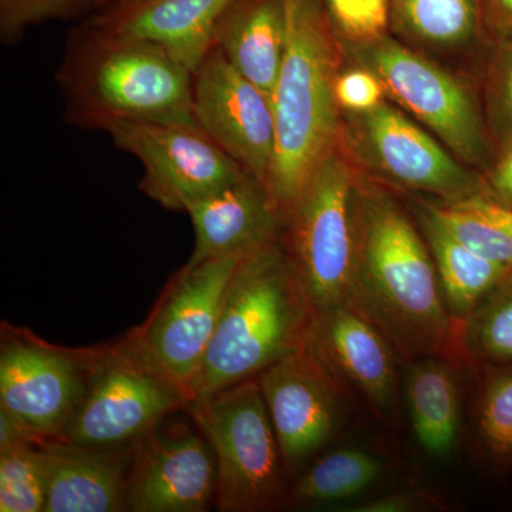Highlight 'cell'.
<instances>
[{
    "mask_svg": "<svg viewBox=\"0 0 512 512\" xmlns=\"http://www.w3.org/2000/svg\"><path fill=\"white\" fill-rule=\"evenodd\" d=\"M286 33L284 0H235L218 25L214 46L271 94L284 62Z\"/></svg>",
    "mask_w": 512,
    "mask_h": 512,
    "instance_id": "ffe728a7",
    "label": "cell"
},
{
    "mask_svg": "<svg viewBox=\"0 0 512 512\" xmlns=\"http://www.w3.org/2000/svg\"><path fill=\"white\" fill-rule=\"evenodd\" d=\"M333 26L352 42L367 43L383 37L389 22L390 0H323Z\"/></svg>",
    "mask_w": 512,
    "mask_h": 512,
    "instance_id": "f546056e",
    "label": "cell"
},
{
    "mask_svg": "<svg viewBox=\"0 0 512 512\" xmlns=\"http://www.w3.org/2000/svg\"><path fill=\"white\" fill-rule=\"evenodd\" d=\"M349 306L410 363L429 356L458 359L457 325L429 245L397 202L379 191L357 190Z\"/></svg>",
    "mask_w": 512,
    "mask_h": 512,
    "instance_id": "6da1fadb",
    "label": "cell"
},
{
    "mask_svg": "<svg viewBox=\"0 0 512 512\" xmlns=\"http://www.w3.org/2000/svg\"><path fill=\"white\" fill-rule=\"evenodd\" d=\"M256 380L291 476L308 466L342 427L348 414L349 384L309 342L269 366Z\"/></svg>",
    "mask_w": 512,
    "mask_h": 512,
    "instance_id": "30bf717a",
    "label": "cell"
},
{
    "mask_svg": "<svg viewBox=\"0 0 512 512\" xmlns=\"http://www.w3.org/2000/svg\"><path fill=\"white\" fill-rule=\"evenodd\" d=\"M192 107L201 130L268 190L276 147L271 94L214 46L195 70Z\"/></svg>",
    "mask_w": 512,
    "mask_h": 512,
    "instance_id": "4fadbf2b",
    "label": "cell"
},
{
    "mask_svg": "<svg viewBox=\"0 0 512 512\" xmlns=\"http://www.w3.org/2000/svg\"><path fill=\"white\" fill-rule=\"evenodd\" d=\"M47 473L43 512L127 510L133 446L94 448L60 439L40 441Z\"/></svg>",
    "mask_w": 512,
    "mask_h": 512,
    "instance_id": "d6986e66",
    "label": "cell"
},
{
    "mask_svg": "<svg viewBox=\"0 0 512 512\" xmlns=\"http://www.w3.org/2000/svg\"><path fill=\"white\" fill-rule=\"evenodd\" d=\"M107 133L119 150L140 161L138 188L165 210L185 212L247 174L200 126L124 121Z\"/></svg>",
    "mask_w": 512,
    "mask_h": 512,
    "instance_id": "9c48e42d",
    "label": "cell"
},
{
    "mask_svg": "<svg viewBox=\"0 0 512 512\" xmlns=\"http://www.w3.org/2000/svg\"><path fill=\"white\" fill-rule=\"evenodd\" d=\"M217 494V458L201 431L164 420L134 444L128 511L204 512Z\"/></svg>",
    "mask_w": 512,
    "mask_h": 512,
    "instance_id": "5bb4252c",
    "label": "cell"
},
{
    "mask_svg": "<svg viewBox=\"0 0 512 512\" xmlns=\"http://www.w3.org/2000/svg\"><path fill=\"white\" fill-rule=\"evenodd\" d=\"M490 367L478 412V430L488 456L501 470L512 467V363Z\"/></svg>",
    "mask_w": 512,
    "mask_h": 512,
    "instance_id": "83f0119b",
    "label": "cell"
},
{
    "mask_svg": "<svg viewBox=\"0 0 512 512\" xmlns=\"http://www.w3.org/2000/svg\"><path fill=\"white\" fill-rule=\"evenodd\" d=\"M46 497L47 473L40 441L0 450V511L43 512Z\"/></svg>",
    "mask_w": 512,
    "mask_h": 512,
    "instance_id": "4316f807",
    "label": "cell"
},
{
    "mask_svg": "<svg viewBox=\"0 0 512 512\" xmlns=\"http://www.w3.org/2000/svg\"><path fill=\"white\" fill-rule=\"evenodd\" d=\"M440 503L434 495L426 491L404 490L373 498L365 503L357 504L349 511L355 512H412L427 511L439 507Z\"/></svg>",
    "mask_w": 512,
    "mask_h": 512,
    "instance_id": "1f68e13d",
    "label": "cell"
},
{
    "mask_svg": "<svg viewBox=\"0 0 512 512\" xmlns=\"http://www.w3.org/2000/svg\"><path fill=\"white\" fill-rule=\"evenodd\" d=\"M365 62L387 93L443 141L448 150L470 164L487 156L483 121L467 87L426 57L380 39L365 45Z\"/></svg>",
    "mask_w": 512,
    "mask_h": 512,
    "instance_id": "7c38bea8",
    "label": "cell"
},
{
    "mask_svg": "<svg viewBox=\"0 0 512 512\" xmlns=\"http://www.w3.org/2000/svg\"><path fill=\"white\" fill-rule=\"evenodd\" d=\"M185 407L183 393L121 339L89 349L82 396L57 439L94 448L131 447Z\"/></svg>",
    "mask_w": 512,
    "mask_h": 512,
    "instance_id": "52a82bcc",
    "label": "cell"
},
{
    "mask_svg": "<svg viewBox=\"0 0 512 512\" xmlns=\"http://www.w3.org/2000/svg\"><path fill=\"white\" fill-rule=\"evenodd\" d=\"M392 5L402 28L429 45H463L476 35L477 0H392Z\"/></svg>",
    "mask_w": 512,
    "mask_h": 512,
    "instance_id": "484cf974",
    "label": "cell"
},
{
    "mask_svg": "<svg viewBox=\"0 0 512 512\" xmlns=\"http://www.w3.org/2000/svg\"><path fill=\"white\" fill-rule=\"evenodd\" d=\"M244 255L185 264L146 323L123 338L143 362L183 393L187 403L188 387L210 345L229 282Z\"/></svg>",
    "mask_w": 512,
    "mask_h": 512,
    "instance_id": "ba28073f",
    "label": "cell"
},
{
    "mask_svg": "<svg viewBox=\"0 0 512 512\" xmlns=\"http://www.w3.org/2000/svg\"><path fill=\"white\" fill-rule=\"evenodd\" d=\"M383 464L362 448L323 454L291 487V503L330 504L366 493L380 480Z\"/></svg>",
    "mask_w": 512,
    "mask_h": 512,
    "instance_id": "cb8c5ba5",
    "label": "cell"
},
{
    "mask_svg": "<svg viewBox=\"0 0 512 512\" xmlns=\"http://www.w3.org/2000/svg\"><path fill=\"white\" fill-rule=\"evenodd\" d=\"M316 316L284 235L251 249L229 282L214 335L188 387V402L256 379L308 345Z\"/></svg>",
    "mask_w": 512,
    "mask_h": 512,
    "instance_id": "7a4b0ae2",
    "label": "cell"
},
{
    "mask_svg": "<svg viewBox=\"0 0 512 512\" xmlns=\"http://www.w3.org/2000/svg\"><path fill=\"white\" fill-rule=\"evenodd\" d=\"M352 116L357 117L367 157L393 183L439 197L440 202L488 194L485 184L458 163L446 146L390 104L383 101Z\"/></svg>",
    "mask_w": 512,
    "mask_h": 512,
    "instance_id": "9a60e30c",
    "label": "cell"
},
{
    "mask_svg": "<svg viewBox=\"0 0 512 512\" xmlns=\"http://www.w3.org/2000/svg\"><path fill=\"white\" fill-rule=\"evenodd\" d=\"M423 205L468 247L512 268V208L488 194Z\"/></svg>",
    "mask_w": 512,
    "mask_h": 512,
    "instance_id": "603a6c76",
    "label": "cell"
},
{
    "mask_svg": "<svg viewBox=\"0 0 512 512\" xmlns=\"http://www.w3.org/2000/svg\"><path fill=\"white\" fill-rule=\"evenodd\" d=\"M384 84L369 67L339 73L335 83L336 100L340 110L362 114L383 103Z\"/></svg>",
    "mask_w": 512,
    "mask_h": 512,
    "instance_id": "4dcf8cb0",
    "label": "cell"
},
{
    "mask_svg": "<svg viewBox=\"0 0 512 512\" xmlns=\"http://www.w3.org/2000/svg\"><path fill=\"white\" fill-rule=\"evenodd\" d=\"M101 9L103 0H0V37L3 43L15 45L30 26L94 15Z\"/></svg>",
    "mask_w": 512,
    "mask_h": 512,
    "instance_id": "f1b7e54d",
    "label": "cell"
},
{
    "mask_svg": "<svg viewBox=\"0 0 512 512\" xmlns=\"http://www.w3.org/2000/svg\"><path fill=\"white\" fill-rule=\"evenodd\" d=\"M309 343L362 394L377 416H393L397 406V353L369 319L349 305L319 312Z\"/></svg>",
    "mask_w": 512,
    "mask_h": 512,
    "instance_id": "2e32d148",
    "label": "cell"
},
{
    "mask_svg": "<svg viewBox=\"0 0 512 512\" xmlns=\"http://www.w3.org/2000/svg\"><path fill=\"white\" fill-rule=\"evenodd\" d=\"M133 2H137V0H103V9L101 10L113 8V6L127 5V3Z\"/></svg>",
    "mask_w": 512,
    "mask_h": 512,
    "instance_id": "d590c367",
    "label": "cell"
},
{
    "mask_svg": "<svg viewBox=\"0 0 512 512\" xmlns=\"http://www.w3.org/2000/svg\"><path fill=\"white\" fill-rule=\"evenodd\" d=\"M485 187L490 197L512 208V143L508 144L503 157L494 165Z\"/></svg>",
    "mask_w": 512,
    "mask_h": 512,
    "instance_id": "836d02e7",
    "label": "cell"
},
{
    "mask_svg": "<svg viewBox=\"0 0 512 512\" xmlns=\"http://www.w3.org/2000/svg\"><path fill=\"white\" fill-rule=\"evenodd\" d=\"M419 215L421 234L433 256L448 312L458 328L512 268L468 247L441 225L423 204Z\"/></svg>",
    "mask_w": 512,
    "mask_h": 512,
    "instance_id": "44dd1931",
    "label": "cell"
},
{
    "mask_svg": "<svg viewBox=\"0 0 512 512\" xmlns=\"http://www.w3.org/2000/svg\"><path fill=\"white\" fill-rule=\"evenodd\" d=\"M185 212L195 232L188 265L218 256L247 254L284 235V217L274 198L249 174L192 202Z\"/></svg>",
    "mask_w": 512,
    "mask_h": 512,
    "instance_id": "ac0fdd59",
    "label": "cell"
},
{
    "mask_svg": "<svg viewBox=\"0 0 512 512\" xmlns=\"http://www.w3.org/2000/svg\"><path fill=\"white\" fill-rule=\"evenodd\" d=\"M407 402L413 430L430 456H450L460 429L457 380L446 357L414 360L407 376Z\"/></svg>",
    "mask_w": 512,
    "mask_h": 512,
    "instance_id": "7402d4cb",
    "label": "cell"
},
{
    "mask_svg": "<svg viewBox=\"0 0 512 512\" xmlns=\"http://www.w3.org/2000/svg\"><path fill=\"white\" fill-rule=\"evenodd\" d=\"M89 349L50 345L28 329L3 325L0 409L37 441L57 439L82 396Z\"/></svg>",
    "mask_w": 512,
    "mask_h": 512,
    "instance_id": "8fae6325",
    "label": "cell"
},
{
    "mask_svg": "<svg viewBox=\"0 0 512 512\" xmlns=\"http://www.w3.org/2000/svg\"><path fill=\"white\" fill-rule=\"evenodd\" d=\"M286 50L271 92L276 126L268 191L284 221L323 157L339 143V46L323 0H284Z\"/></svg>",
    "mask_w": 512,
    "mask_h": 512,
    "instance_id": "277c9868",
    "label": "cell"
},
{
    "mask_svg": "<svg viewBox=\"0 0 512 512\" xmlns=\"http://www.w3.org/2000/svg\"><path fill=\"white\" fill-rule=\"evenodd\" d=\"M495 104L498 120L508 144L512 143V46L501 59L495 79Z\"/></svg>",
    "mask_w": 512,
    "mask_h": 512,
    "instance_id": "d6a6232c",
    "label": "cell"
},
{
    "mask_svg": "<svg viewBox=\"0 0 512 512\" xmlns=\"http://www.w3.org/2000/svg\"><path fill=\"white\" fill-rule=\"evenodd\" d=\"M457 353L484 366L512 363V269L458 325Z\"/></svg>",
    "mask_w": 512,
    "mask_h": 512,
    "instance_id": "d4e9b609",
    "label": "cell"
},
{
    "mask_svg": "<svg viewBox=\"0 0 512 512\" xmlns=\"http://www.w3.org/2000/svg\"><path fill=\"white\" fill-rule=\"evenodd\" d=\"M357 190L338 143L309 175L285 221L286 251L318 313L349 305Z\"/></svg>",
    "mask_w": 512,
    "mask_h": 512,
    "instance_id": "8992f818",
    "label": "cell"
},
{
    "mask_svg": "<svg viewBox=\"0 0 512 512\" xmlns=\"http://www.w3.org/2000/svg\"><path fill=\"white\" fill-rule=\"evenodd\" d=\"M235 0H137L94 13L86 22L114 35L160 47L192 74L211 52Z\"/></svg>",
    "mask_w": 512,
    "mask_h": 512,
    "instance_id": "e0dca14e",
    "label": "cell"
},
{
    "mask_svg": "<svg viewBox=\"0 0 512 512\" xmlns=\"http://www.w3.org/2000/svg\"><path fill=\"white\" fill-rule=\"evenodd\" d=\"M185 410L217 458L220 511H266L292 504L289 474L258 380L191 400Z\"/></svg>",
    "mask_w": 512,
    "mask_h": 512,
    "instance_id": "5b68a950",
    "label": "cell"
},
{
    "mask_svg": "<svg viewBox=\"0 0 512 512\" xmlns=\"http://www.w3.org/2000/svg\"><path fill=\"white\" fill-rule=\"evenodd\" d=\"M64 116L84 130L124 121L198 126L194 74L160 47L84 22L74 30L59 70Z\"/></svg>",
    "mask_w": 512,
    "mask_h": 512,
    "instance_id": "3957f363",
    "label": "cell"
},
{
    "mask_svg": "<svg viewBox=\"0 0 512 512\" xmlns=\"http://www.w3.org/2000/svg\"><path fill=\"white\" fill-rule=\"evenodd\" d=\"M490 3L501 28L512 33V0H490Z\"/></svg>",
    "mask_w": 512,
    "mask_h": 512,
    "instance_id": "e575fe53",
    "label": "cell"
}]
</instances>
